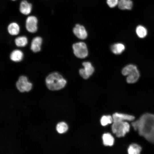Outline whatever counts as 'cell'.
Returning a JSON list of instances; mask_svg holds the SVG:
<instances>
[{
    "label": "cell",
    "mask_w": 154,
    "mask_h": 154,
    "mask_svg": "<svg viewBox=\"0 0 154 154\" xmlns=\"http://www.w3.org/2000/svg\"><path fill=\"white\" fill-rule=\"evenodd\" d=\"M132 125L139 134L149 142L154 144V114L149 113L142 115Z\"/></svg>",
    "instance_id": "cell-1"
},
{
    "label": "cell",
    "mask_w": 154,
    "mask_h": 154,
    "mask_svg": "<svg viewBox=\"0 0 154 154\" xmlns=\"http://www.w3.org/2000/svg\"><path fill=\"white\" fill-rule=\"evenodd\" d=\"M46 84L47 88L51 90H58L65 86L66 80L59 73L54 72L49 74L46 78Z\"/></svg>",
    "instance_id": "cell-2"
},
{
    "label": "cell",
    "mask_w": 154,
    "mask_h": 154,
    "mask_svg": "<svg viewBox=\"0 0 154 154\" xmlns=\"http://www.w3.org/2000/svg\"><path fill=\"white\" fill-rule=\"evenodd\" d=\"M112 129L117 137H123L129 131L130 125L127 121L114 122L113 123Z\"/></svg>",
    "instance_id": "cell-3"
},
{
    "label": "cell",
    "mask_w": 154,
    "mask_h": 154,
    "mask_svg": "<svg viewBox=\"0 0 154 154\" xmlns=\"http://www.w3.org/2000/svg\"><path fill=\"white\" fill-rule=\"evenodd\" d=\"M74 53L75 55L80 58L86 57L88 51L86 44L83 42L76 43L73 45Z\"/></svg>",
    "instance_id": "cell-4"
},
{
    "label": "cell",
    "mask_w": 154,
    "mask_h": 154,
    "mask_svg": "<svg viewBox=\"0 0 154 154\" xmlns=\"http://www.w3.org/2000/svg\"><path fill=\"white\" fill-rule=\"evenodd\" d=\"M32 86V83L28 81L27 78L24 76H20L16 83L17 88L21 92L29 91Z\"/></svg>",
    "instance_id": "cell-5"
},
{
    "label": "cell",
    "mask_w": 154,
    "mask_h": 154,
    "mask_svg": "<svg viewBox=\"0 0 154 154\" xmlns=\"http://www.w3.org/2000/svg\"><path fill=\"white\" fill-rule=\"evenodd\" d=\"M82 65L84 68L80 69L79 70L80 74L84 79H87L92 74L94 69L90 62H84Z\"/></svg>",
    "instance_id": "cell-6"
},
{
    "label": "cell",
    "mask_w": 154,
    "mask_h": 154,
    "mask_svg": "<svg viewBox=\"0 0 154 154\" xmlns=\"http://www.w3.org/2000/svg\"><path fill=\"white\" fill-rule=\"evenodd\" d=\"M37 19L34 16H29L26 22V27L27 30L30 33L35 32L37 30Z\"/></svg>",
    "instance_id": "cell-7"
},
{
    "label": "cell",
    "mask_w": 154,
    "mask_h": 154,
    "mask_svg": "<svg viewBox=\"0 0 154 154\" xmlns=\"http://www.w3.org/2000/svg\"><path fill=\"white\" fill-rule=\"evenodd\" d=\"M112 117L113 122L131 121L135 119V117L133 116L118 113L114 114L112 116Z\"/></svg>",
    "instance_id": "cell-8"
},
{
    "label": "cell",
    "mask_w": 154,
    "mask_h": 154,
    "mask_svg": "<svg viewBox=\"0 0 154 154\" xmlns=\"http://www.w3.org/2000/svg\"><path fill=\"white\" fill-rule=\"evenodd\" d=\"M73 32L78 38L80 39H85L87 36V33L84 27L78 24L76 25L74 28Z\"/></svg>",
    "instance_id": "cell-9"
},
{
    "label": "cell",
    "mask_w": 154,
    "mask_h": 154,
    "mask_svg": "<svg viewBox=\"0 0 154 154\" xmlns=\"http://www.w3.org/2000/svg\"><path fill=\"white\" fill-rule=\"evenodd\" d=\"M126 81L128 83H133L137 81L139 77V73L137 68L130 71L128 74Z\"/></svg>",
    "instance_id": "cell-10"
},
{
    "label": "cell",
    "mask_w": 154,
    "mask_h": 154,
    "mask_svg": "<svg viewBox=\"0 0 154 154\" xmlns=\"http://www.w3.org/2000/svg\"><path fill=\"white\" fill-rule=\"evenodd\" d=\"M42 42V38L39 37H35L32 40L31 46V49L34 52L39 51L41 49V46Z\"/></svg>",
    "instance_id": "cell-11"
},
{
    "label": "cell",
    "mask_w": 154,
    "mask_h": 154,
    "mask_svg": "<svg viewBox=\"0 0 154 154\" xmlns=\"http://www.w3.org/2000/svg\"><path fill=\"white\" fill-rule=\"evenodd\" d=\"M20 11L22 14L27 15L29 14L32 9V5L26 0L22 1L20 4Z\"/></svg>",
    "instance_id": "cell-12"
},
{
    "label": "cell",
    "mask_w": 154,
    "mask_h": 154,
    "mask_svg": "<svg viewBox=\"0 0 154 154\" xmlns=\"http://www.w3.org/2000/svg\"><path fill=\"white\" fill-rule=\"evenodd\" d=\"M118 6V8L121 10H131L133 3L131 0H119Z\"/></svg>",
    "instance_id": "cell-13"
},
{
    "label": "cell",
    "mask_w": 154,
    "mask_h": 154,
    "mask_svg": "<svg viewBox=\"0 0 154 154\" xmlns=\"http://www.w3.org/2000/svg\"><path fill=\"white\" fill-rule=\"evenodd\" d=\"M23 54L22 52L19 50H13L10 55V58L13 61L18 62L23 59Z\"/></svg>",
    "instance_id": "cell-14"
},
{
    "label": "cell",
    "mask_w": 154,
    "mask_h": 154,
    "mask_svg": "<svg viewBox=\"0 0 154 154\" xmlns=\"http://www.w3.org/2000/svg\"><path fill=\"white\" fill-rule=\"evenodd\" d=\"M102 139L104 144L105 146H112L114 144V138L110 133L104 134L102 136Z\"/></svg>",
    "instance_id": "cell-15"
},
{
    "label": "cell",
    "mask_w": 154,
    "mask_h": 154,
    "mask_svg": "<svg viewBox=\"0 0 154 154\" xmlns=\"http://www.w3.org/2000/svg\"><path fill=\"white\" fill-rule=\"evenodd\" d=\"M125 49L124 45L121 43H115L111 46V49L112 52L116 54H121Z\"/></svg>",
    "instance_id": "cell-16"
},
{
    "label": "cell",
    "mask_w": 154,
    "mask_h": 154,
    "mask_svg": "<svg viewBox=\"0 0 154 154\" xmlns=\"http://www.w3.org/2000/svg\"><path fill=\"white\" fill-rule=\"evenodd\" d=\"M8 31L9 33L11 35H16L19 31V25L15 23H10L8 26Z\"/></svg>",
    "instance_id": "cell-17"
},
{
    "label": "cell",
    "mask_w": 154,
    "mask_h": 154,
    "mask_svg": "<svg viewBox=\"0 0 154 154\" xmlns=\"http://www.w3.org/2000/svg\"><path fill=\"white\" fill-rule=\"evenodd\" d=\"M141 150V147L135 143L130 145L128 149V152L129 154H138L140 153Z\"/></svg>",
    "instance_id": "cell-18"
},
{
    "label": "cell",
    "mask_w": 154,
    "mask_h": 154,
    "mask_svg": "<svg viewBox=\"0 0 154 154\" xmlns=\"http://www.w3.org/2000/svg\"><path fill=\"white\" fill-rule=\"evenodd\" d=\"M15 43L17 46L19 47H23L27 43V39L25 36L18 37L15 39Z\"/></svg>",
    "instance_id": "cell-19"
},
{
    "label": "cell",
    "mask_w": 154,
    "mask_h": 154,
    "mask_svg": "<svg viewBox=\"0 0 154 154\" xmlns=\"http://www.w3.org/2000/svg\"><path fill=\"white\" fill-rule=\"evenodd\" d=\"M136 32L137 35L140 38L145 37L147 34L146 29L141 25L137 26L136 29Z\"/></svg>",
    "instance_id": "cell-20"
},
{
    "label": "cell",
    "mask_w": 154,
    "mask_h": 154,
    "mask_svg": "<svg viewBox=\"0 0 154 154\" xmlns=\"http://www.w3.org/2000/svg\"><path fill=\"white\" fill-rule=\"evenodd\" d=\"M56 128L57 131L58 133H63L67 131L68 129V127L65 123L61 122L57 125Z\"/></svg>",
    "instance_id": "cell-21"
},
{
    "label": "cell",
    "mask_w": 154,
    "mask_h": 154,
    "mask_svg": "<svg viewBox=\"0 0 154 154\" xmlns=\"http://www.w3.org/2000/svg\"><path fill=\"white\" fill-rule=\"evenodd\" d=\"M100 122L101 125L104 126L112 123L113 119L112 116L110 115L103 116L101 119Z\"/></svg>",
    "instance_id": "cell-22"
},
{
    "label": "cell",
    "mask_w": 154,
    "mask_h": 154,
    "mask_svg": "<svg viewBox=\"0 0 154 154\" xmlns=\"http://www.w3.org/2000/svg\"><path fill=\"white\" fill-rule=\"evenodd\" d=\"M137 67L133 64H129L126 66L122 69V73L124 76H127L129 72Z\"/></svg>",
    "instance_id": "cell-23"
},
{
    "label": "cell",
    "mask_w": 154,
    "mask_h": 154,
    "mask_svg": "<svg viewBox=\"0 0 154 154\" xmlns=\"http://www.w3.org/2000/svg\"><path fill=\"white\" fill-rule=\"evenodd\" d=\"M119 0H106L108 6L111 8H113L118 5Z\"/></svg>",
    "instance_id": "cell-24"
},
{
    "label": "cell",
    "mask_w": 154,
    "mask_h": 154,
    "mask_svg": "<svg viewBox=\"0 0 154 154\" xmlns=\"http://www.w3.org/2000/svg\"><path fill=\"white\" fill-rule=\"evenodd\" d=\"M12 0L14 1V0Z\"/></svg>",
    "instance_id": "cell-25"
}]
</instances>
